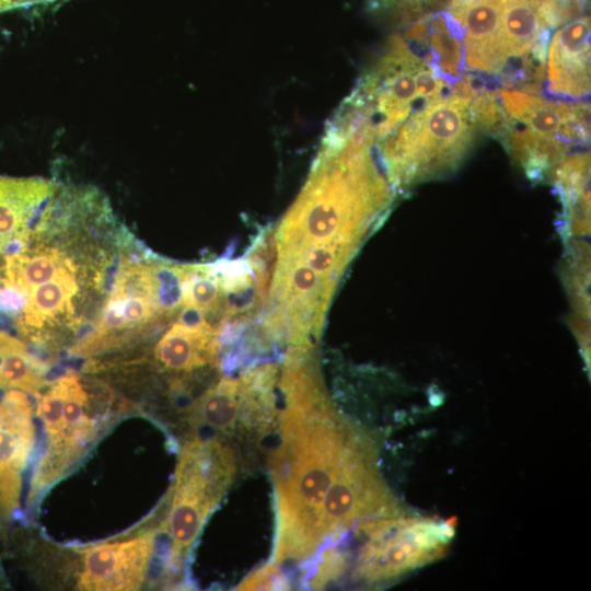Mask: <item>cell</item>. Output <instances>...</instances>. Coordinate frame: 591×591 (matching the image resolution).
I'll return each instance as SVG.
<instances>
[{
    "instance_id": "1",
    "label": "cell",
    "mask_w": 591,
    "mask_h": 591,
    "mask_svg": "<svg viewBox=\"0 0 591 591\" xmlns=\"http://www.w3.org/2000/svg\"><path fill=\"white\" fill-rule=\"evenodd\" d=\"M280 387L278 443L269 459L276 494L273 560L298 565L317 551L320 508L344 466L367 439L335 409L311 348H291Z\"/></svg>"
},
{
    "instance_id": "2",
    "label": "cell",
    "mask_w": 591,
    "mask_h": 591,
    "mask_svg": "<svg viewBox=\"0 0 591 591\" xmlns=\"http://www.w3.org/2000/svg\"><path fill=\"white\" fill-rule=\"evenodd\" d=\"M470 100L450 94L413 112L396 127L383 146L394 175L413 179L454 167L476 136Z\"/></svg>"
},
{
    "instance_id": "3",
    "label": "cell",
    "mask_w": 591,
    "mask_h": 591,
    "mask_svg": "<svg viewBox=\"0 0 591 591\" xmlns=\"http://www.w3.org/2000/svg\"><path fill=\"white\" fill-rule=\"evenodd\" d=\"M235 471L231 448L217 440L187 441L172 487L166 529L174 560L184 557L230 486Z\"/></svg>"
},
{
    "instance_id": "4",
    "label": "cell",
    "mask_w": 591,
    "mask_h": 591,
    "mask_svg": "<svg viewBox=\"0 0 591 591\" xmlns=\"http://www.w3.org/2000/svg\"><path fill=\"white\" fill-rule=\"evenodd\" d=\"M454 521L396 514L358 523L367 541L355 577L367 583L381 582L443 557L455 533Z\"/></svg>"
},
{
    "instance_id": "5",
    "label": "cell",
    "mask_w": 591,
    "mask_h": 591,
    "mask_svg": "<svg viewBox=\"0 0 591 591\" xmlns=\"http://www.w3.org/2000/svg\"><path fill=\"white\" fill-rule=\"evenodd\" d=\"M165 316L159 297L157 263L123 257L97 324L70 354L91 357L116 350L138 339Z\"/></svg>"
},
{
    "instance_id": "6",
    "label": "cell",
    "mask_w": 591,
    "mask_h": 591,
    "mask_svg": "<svg viewBox=\"0 0 591 591\" xmlns=\"http://www.w3.org/2000/svg\"><path fill=\"white\" fill-rule=\"evenodd\" d=\"M88 406V394L74 373L58 378L40 396L37 416L46 447L33 473L28 503L65 475L92 442L97 427Z\"/></svg>"
},
{
    "instance_id": "7",
    "label": "cell",
    "mask_w": 591,
    "mask_h": 591,
    "mask_svg": "<svg viewBox=\"0 0 591 591\" xmlns=\"http://www.w3.org/2000/svg\"><path fill=\"white\" fill-rule=\"evenodd\" d=\"M35 444L33 409L27 394L8 389L0 398V518L20 507L22 475Z\"/></svg>"
},
{
    "instance_id": "8",
    "label": "cell",
    "mask_w": 591,
    "mask_h": 591,
    "mask_svg": "<svg viewBox=\"0 0 591 591\" xmlns=\"http://www.w3.org/2000/svg\"><path fill=\"white\" fill-rule=\"evenodd\" d=\"M154 533L101 543L82 551L77 587L88 591H131L143 584L154 551Z\"/></svg>"
},
{
    "instance_id": "9",
    "label": "cell",
    "mask_w": 591,
    "mask_h": 591,
    "mask_svg": "<svg viewBox=\"0 0 591 591\" xmlns=\"http://www.w3.org/2000/svg\"><path fill=\"white\" fill-rule=\"evenodd\" d=\"M59 183L39 177L0 175V253L27 247Z\"/></svg>"
},
{
    "instance_id": "10",
    "label": "cell",
    "mask_w": 591,
    "mask_h": 591,
    "mask_svg": "<svg viewBox=\"0 0 591 591\" xmlns=\"http://www.w3.org/2000/svg\"><path fill=\"white\" fill-rule=\"evenodd\" d=\"M503 0H453L449 14L463 31L466 67L474 71L499 74L510 58L501 30Z\"/></svg>"
},
{
    "instance_id": "11",
    "label": "cell",
    "mask_w": 591,
    "mask_h": 591,
    "mask_svg": "<svg viewBox=\"0 0 591 591\" xmlns=\"http://www.w3.org/2000/svg\"><path fill=\"white\" fill-rule=\"evenodd\" d=\"M499 97L509 119L535 135L558 139L570 146L589 142V105L551 102L508 89L501 90Z\"/></svg>"
},
{
    "instance_id": "12",
    "label": "cell",
    "mask_w": 591,
    "mask_h": 591,
    "mask_svg": "<svg viewBox=\"0 0 591 591\" xmlns=\"http://www.w3.org/2000/svg\"><path fill=\"white\" fill-rule=\"evenodd\" d=\"M547 91L580 99L590 94V18L581 16L552 38L547 61Z\"/></svg>"
},
{
    "instance_id": "13",
    "label": "cell",
    "mask_w": 591,
    "mask_h": 591,
    "mask_svg": "<svg viewBox=\"0 0 591 591\" xmlns=\"http://www.w3.org/2000/svg\"><path fill=\"white\" fill-rule=\"evenodd\" d=\"M154 358L174 372H190L210 364L217 358V332L204 314L184 308L179 320L158 340Z\"/></svg>"
},
{
    "instance_id": "14",
    "label": "cell",
    "mask_w": 591,
    "mask_h": 591,
    "mask_svg": "<svg viewBox=\"0 0 591 591\" xmlns=\"http://www.w3.org/2000/svg\"><path fill=\"white\" fill-rule=\"evenodd\" d=\"M79 291L76 266L61 269L55 277L36 287L27 297L18 327L31 335L74 312L73 298Z\"/></svg>"
},
{
    "instance_id": "15",
    "label": "cell",
    "mask_w": 591,
    "mask_h": 591,
    "mask_svg": "<svg viewBox=\"0 0 591 591\" xmlns=\"http://www.w3.org/2000/svg\"><path fill=\"white\" fill-rule=\"evenodd\" d=\"M72 266H76L73 262L57 247L27 246L4 256L0 280L28 297L36 287L55 277L61 269Z\"/></svg>"
},
{
    "instance_id": "16",
    "label": "cell",
    "mask_w": 591,
    "mask_h": 591,
    "mask_svg": "<svg viewBox=\"0 0 591 591\" xmlns=\"http://www.w3.org/2000/svg\"><path fill=\"white\" fill-rule=\"evenodd\" d=\"M243 413L239 379L223 378L201 394L192 409V420L222 434H232L241 427Z\"/></svg>"
},
{
    "instance_id": "17",
    "label": "cell",
    "mask_w": 591,
    "mask_h": 591,
    "mask_svg": "<svg viewBox=\"0 0 591 591\" xmlns=\"http://www.w3.org/2000/svg\"><path fill=\"white\" fill-rule=\"evenodd\" d=\"M501 30L509 58H525L548 35L537 0H503Z\"/></svg>"
},
{
    "instance_id": "18",
    "label": "cell",
    "mask_w": 591,
    "mask_h": 591,
    "mask_svg": "<svg viewBox=\"0 0 591 591\" xmlns=\"http://www.w3.org/2000/svg\"><path fill=\"white\" fill-rule=\"evenodd\" d=\"M463 31L449 13L429 16L428 49L429 65L448 84L462 77L464 50L461 38Z\"/></svg>"
},
{
    "instance_id": "19",
    "label": "cell",
    "mask_w": 591,
    "mask_h": 591,
    "mask_svg": "<svg viewBox=\"0 0 591 591\" xmlns=\"http://www.w3.org/2000/svg\"><path fill=\"white\" fill-rule=\"evenodd\" d=\"M45 366L26 345L0 331V389H18L37 394L44 387Z\"/></svg>"
},
{
    "instance_id": "20",
    "label": "cell",
    "mask_w": 591,
    "mask_h": 591,
    "mask_svg": "<svg viewBox=\"0 0 591 591\" xmlns=\"http://www.w3.org/2000/svg\"><path fill=\"white\" fill-rule=\"evenodd\" d=\"M223 293L219 278L210 269L186 266L182 282V305L201 314L215 311Z\"/></svg>"
},
{
    "instance_id": "21",
    "label": "cell",
    "mask_w": 591,
    "mask_h": 591,
    "mask_svg": "<svg viewBox=\"0 0 591 591\" xmlns=\"http://www.w3.org/2000/svg\"><path fill=\"white\" fill-rule=\"evenodd\" d=\"M290 584L287 576L275 563L266 564L247 576L235 590H287Z\"/></svg>"
},
{
    "instance_id": "22",
    "label": "cell",
    "mask_w": 591,
    "mask_h": 591,
    "mask_svg": "<svg viewBox=\"0 0 591 591\" xmlns=\"http://www.w3.org/2000/svg\"><path fill=\"white\" fill-rule=\"evenodd\" d=\"M59 0H0V12L36 4H49Z\"/></svg>"
},
{
    "instance_id": "23",
    "label": "cell",
    "mask_w": 591,
    "mask_h": 591,
    "mask_svg": "<svg viewBox=\"0 0 591 591\" xmlns=\"http://www.w3.org/2000/svg\"><path fill=\"white\" fill-rule=\"evenodd\" d=\"M2 582H3V572H2V568L0 564V586L2 584Z\"/></svg>"
}]
</instances>
